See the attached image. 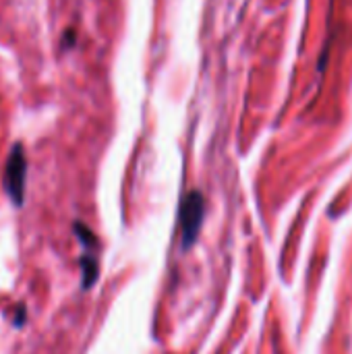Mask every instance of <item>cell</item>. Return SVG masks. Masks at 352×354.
Segmentation results:
<instances>
[{
  "label": "cell",
  "mask_w": 352,
  "mask_h": 354,
  "mask_svg": "<svg viewBox=\"0 0 352 354\" xmlns=\"http://www.w3.org/2000/svg\"><path fill=\"white\" fill-rule=\"evenodd\" d=\"M25 178H27V156H25L23 143L17 141L10 147V153L4 164V174H2L4 191L15 207H21L25 201Z\"/></svg>",
  "instance_id": "obj_1"
},
{
  "label": "cell",
  "mask_w": 352,
  "mask_h": 354,
  "mask_svg": "<svg viewBox=\"0 0 352 354\" xmlns=\"http://www.w3.org/2000/svg\"><path fill=\"white\" fill-rule=\"evenodd\" d=\"M73 232L77 234L81 247H83V255L79 257V268H81V288L89 290L100 276V266H98V255L93 249H98V241L95 234L83 224V222H75L73 224Z\"/></svg>",
  "instance_id": "obj_2"
},
{
  "label": "cell",
  "mask_w": 352,
  "mask_h": 354,
  "mask_svg": "<svg viewBox=\"0 0 352 354\" xmlns=\"http://www.w3.org/2000/svg\"><path fill=\"white\" fill-rule=\"evenodd\" d=\"M203 195L197 191H191L185 201H183V209H180V222H183V245L191 247L199 234L201 228V220H203Z\"/></svg>",
  "instance_id": "obj_3"
},
{
  "label": "cell",
  "mask_w": 352,
  "mask_h": 354,
  "mask_svg": "<svg viewBox=\"0 0 352 354\" xmlns=\"http://www.w3.org/2000/svg\"><path fill=\"white\" fill-rule=\"evenodd\" d=\"M25 322H27V307H25L23 303H19V305L15 307V311H12V326H15L17 330H21V328L25 326Z\"/></svg>",
  "instance_id": "obj_4"
}]
</instances>
